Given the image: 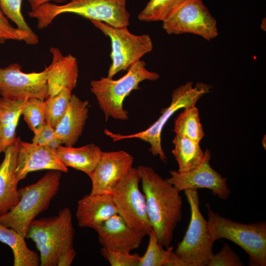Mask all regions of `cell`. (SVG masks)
I'll return each instance as SVG.
<instances>
[{
	"label": "cell",
	"instance_id": "obj_1",
	"mask_svg": "<svg viewBox=\"0 0 266 266\" xmlns=\"http://www.w3.org/2000/svg\"><path fill=\"white\" fill-rule=\"evenodd\" d=\"M147 214L160 245L170 246L174 230L182 218V197L176 187L150 166H139Z\"/></svg>",
	"mask_w": 266,
	"mask_h": 266
},
{
	"label": "cell",
	"instance_id": "obj_2",
	"mask_svg": "<svg viewBox=\"0 0 266 266\" xmlns=\"http://www.w3.org/2000/svg\"><path fill=\"white\" fill-rule=\"evenodd\" d=\"M74 229L68 207L58 215L33 220L26 238L34 242L39 252L41 266H70L76 253L73 247Z\"/></svg>",
	"mask_w": 266,
	"mask_h": 266
},
{
	"label": "cell",
	"instance_id": "obj_3",
	"mask_svg": "<svg viewBox=\"0 0 266 266\" xmlns=\"http://www.w3.org/2000/svg\"><path fill=\"white\" fill-rule=\"evenodd\" d=\"M73 13L91 20L100 21L116 28L127 27L130 15L126 0H70L64 4H43L29 16L36 21L37 27L44 29L59 15Z\"/></svg>",
	"mask_w": 266,
	"mask_h": 266
},
{
	"label": "cell",
	"instance_id": "obj_4",
	"mask_svg": "<svg viewBox=\"0 0 266 266\" xmlns=\"http://www.w3.org/2000/svg\"><path fill=\"white\" fill-rule=\"evenodd\" d=\"M62 173L49 170L35 183L18 189L19 201L7 213L0 215V223L26 237L31 223L48 208L57 194Z\"/></svg>",
	"mask_w": 266,
	"mask_h": 266
},
{
	"label": "cell",
	"instance_id": "obj_5",
	"mask_svg": "<svg viewBox=\"0 0 266 266\" xmlns=\"http://www.w3.org/2000/svg\"><path fill=\"white\" fill-rule=\"evenodd\" d=\"M159 77L158 73L148 70L145 62L140 60L131 65L126 74L118 79L107 76L92 80L90 90L96 97L106 121L109 118L126 120L129 118L128 112L123 107L126 98L133 91L139 89L140 82L155 81Z\"/></svg>",
	"mask_w": 266,
	"mask_h": 266
},
{
	"label": "cell",
	"instance_id": "obj_6",
	"mask_svg": "<svg viewBox=\"0 0 266 266\" xmlns=\"http://www.w3.org/2000/svg\"><path fill=\"white\" fill-rule=\"evenodd\" d=\"M208 227L215 241L228 239L242 248L248 255L249 266H266V222L243 224L221 216L206 203Z\"/></svg>",
	"mask_w": 266,
	"mask_h": 266
},
{
	"label": "cell",
	"instance_id": "obj_7",
	"mask_svg": "<svg viewBox=\"0 0 266 266\" xmlns=\"http://www.w3.org/2000/svg\"><path fill=\"white\" fill-rule=\"evenodd\" d=\"M212 86L199 82L195 86L192 81H188L173 90L170 105L163 109L159 118L149 128L141 132L130 134L114 133L104 129V134L115 142L126 139L138 138L150 145L149 151L153 156H159L166 163L167 157L163 151L161 135L163 129L170 118L181 108L195 106L197 101L204 95L209 93Z\"/></svg>",
	"mask_w": 266,
	"mask_h": 266
},
{
	"label": "cell",
	"instance_id": "obj_8",
	"mask_svg": "<svg viewBox=\"0 0 266 266\" xmlns=\"http://www.w3.org/2000/svg\"><path fill=\"white\" fill-rule=\"evenodd\" d=\"M184 191L190 208V221L185 234L174 252L187 266H206L214 255L215 241L210 232L207 220L200 210L198 191Z\"/></svg>",
	"mask_w": 266,
	"mask_h": 266
},
{
	"label": "cell",
	"instance_id": "obj_9",
	"mask_svg": "<svg viewBox=\"0 0 266 266\" xmlns=\"http://www.w3.org/2000/svg\"><path fill=\"white\" fill-rule=\"evenodd\" d=\"M91 21L111 41L112 62L108 70V77L112 78L120 71L128 69L153 49L152 41L148 34L135 35L127 27L116 28L101 22Z\"/></svg>",
	"mask_w": 266,
	"mask_h": 266
},
{
	"label": "cell",
	"instance_id": "obj_10",
	"mask_svg": "<svg viewBox=\"0 0 266 266\" xmlns=\"http://www.w3.org/2000/svg\"><path fill=\"white\" fill-rule=\"evenodd\" d=\"M140 182L137 168L133 167L111 195L117 214L130 227L148 235L152 228L147 214L145 198L139 189Z\"/></svg>",
	"mask_w": 266,
	"mask_h": 266
},
{
	"label": "cell",
	"instance_id": "obj_11",
	"mask_svg": "<svg viewBox=\"0 0 266 266\" xmlns=\"http://www.w3.org/2000/svg\"><path fill=\"white\" fill-rule=\"evenodd\" d=\"M162 22L168 34L191 33L207 41L218 35L216 20L202 0H186Z\"/></svg>",
	"mask_w": 266,
	"mask_h": 266
},
{
	"label": "cell",
	"instance_id": "obj_12",
	"mask_svg": "<svg viewBox=\"0 0 266 266\" xmlns=\"http://www.w3.org/2000/svg\"><path fill=\"white\" fill-rule=\"evenodd\" d=\"M14 63L0 67V95L11 100L35 98L44 100L48 97V66L40 72H24Z\"/></svg>",
	"mask_w": 266,
	"mask_h": 266
},
{
	"label": "cell",
	"instance_id": "obj_13",
	"mask_svg": "<svg viewBox=\"0 0 266 266\" xmlns=\"http://www.w3.org/2000/svg\"><path fill=\"white\" fill-rule=\"evenodd\" d=\"M204 152L203 160L199 166L185 172L170 170V177L166 180L180 192L207 189L220 199L228 200L231 194V190L227 183L228 178L223 177L211 166L210 150L206 149Z\"/></svg>",
	"mask_w": 266,
	"mask_h": 266
},
{
	"label": "cell",
	"instance_id": "obj_14",
	"mask_svg": "<svg viewBox=\"0 0 266 266\" xmlns=\"http://www.w3.org/2000/svg\"><path fill=\"white\" fill-rule=\"evenodd\" d=\"M133 157L124 150L103 152L92 175L90 194H111L133 167Z\"/></svg>",
	"mask_w": 266,
	"mask_h": 266
},
{
	"label": "cell",
	"instance_id": "obj_15",
	"mask_svg": "<svg viewBox=\"0 0 266 266\" xmlns=\"http://www.w3.org/2000/svg\"><path fill=\"white\" fill-rule=\"evenodd\" d=\"M58 170L67 173V167L60 159L56 149L22 140L20 137L17 151L16 176L20 181L32 172Z\"/></svg>",
	"mask_w": 266,
	"mask_h": 266
},
{
	"label": "cell",
	"instance_id": "obj_16",
	"mask_svg": "<svg viewBox=\"0 0 266 266\" xmlns=\"http://www.w3.org/2000/svg\"><path fill=\"white\" fill-rule=\"evenodd\" d=\"M95 231L102 247L126 253L138 248L146 235L143 232L130 227L117 214Z\"/></svg>",
	"mask_w": 266,
	"mask_h": 266
},
{
	"label": "cell",
	"instance_id": "obj_17",
	"mask_svg": "<svg viewBox=\"0 0 266 266\" xmlns=\"http://www.w3.org/2000/svg\"><path fill=\"white\" fill-rule=\"evenodd\" d=\"M49 51L52 60L48 66V96L55 95L65 88L72 91L76 86L78 77L76 58L71 54L64 56L57 47H51Z\"/></svg>",
	"mask_w": 266,
	"mask_h": 266
},
{
	"label": "cell",
	"instance_id": "obj_18",
	"mask_svg": "<svg viewBox=\"0 0 266 266\" xmlns=\"http://www.w3.org/2000/svg\"><path fill=\"white\" fill-rule=\"evenodd\" d=\"M117 211L111 194H89L77 201L75 213L78 225L96 230Z\"/></svg>",
	"mask_w": 266,
	"mask_h": 266
},
{
	"label": "cell",
	"instance_id": "obj_19",
	"mask_svg": "<svg viewBox=\"0 0 266 266\" xmlns=\"http://www.w3.org/2000/svg\"><path fill=\"white\" fill-rule=\"evenodd\" d=\"M89 103L72 94L68 107L55 128L57 137L62 145L74 146L82 135L88 118Z\"/></svg>",
	"mask_w": 266,
	"mask_h": 266
},
{
	"label": "cell",
	"instance_id": "obj_20",
	"mask_svg": "<svg viewBox=\"0 0 266 266\" xmlns=\"http://www.w3.org/2000/svg\"><path fill=\"white\" fill-rule=\"evenodd\" d=\"M20 137L4 152V158L0 164V215L11 209L19 200L16 176V157Z\"/></svg>",
	"mask_w": 266,
	"mask_h": 266
},
{
	"label": "cell",
	"instance_id": "obj_21",
	"mask_svg": "<svg viewBox=\"0 0 266 266\" xmlns=\"http://www.w3.org/2000/svg\"><path fill=\"white\" fill-rule=\"evenodd\" d=\"M56 151L65 166L81 171L89 177L92 175L102 153L100 148L93 143L79 147L61 145Z\"/></svg>",
	"mask_w": 266,
	"mask_h": 266
},
{
	"label": "cell",
	"instance_id": "obj_22",
	"mask_svg": "<svg viewBox=\"0 0 266 266\" xmlns=\"http://www.w3.org/2000/svg\"><path fill=\"white\" fill-rule=\"evenodd\" d=\"M24 100L0 97V154L4 153L17 138L16 129Z\"/></svg>",
	"mask_w": 266,
	"mask_h": 266
},
{
	"label": "cell",
	"instance_id": "obj_23",
	"mask_svg": "<svg viewBox=\"0 0 266 266\" xmlns=\"http://www.w3.org/2000/svg\"><path fill=\"white\" fill-rule=\"evenodd\" d=\"M25 238L15 230L0 223V241L11 249L13 255V266H40L39 256L36 252L28 248Z\"/></svg>",
	"mask_w": 266,
	"mask_h": 266
},
{
	"label": "cell",
	"instance_id": "obj_24",
	"mask_svg": "<svg viewBox=\"0 0 266 266\" xmlns=\"http://www.w3.org/2000/svg\"><path fill=\"white\" fill-rule=\"evenodd\" d=\"M172 153L178 165V172H185L199 166L202 162L204 152L199 142L183 136L175 135L172 140Z\"/></svg>",
	"mask_w": 266,
	"mask_h": 266
},
{
	"label": "cell",
	"instance_id": "obj_25",
	"mask_svg": "<svg viewBox=\"0 0 266 266\" xmlns=\"http://www.w3.org/2000/svg\"><path fill=\"white\" fill-rule=\"evenodd\" d=\"M173 131L200 143L205 134L200 123L199 110L195 106L184 108L175 120Z\"/></svg>",
	"mask_w": 266,
	"mask_h": 266
},
{
	"label": "cell",
	"instance_id": "obj_26",
	"mask_svg": "<svg viewBox=\"0 0 266 266\" xmlns=\"http://www.w3.org/2000/svg\"><path fill=\"white\" fill-rule=\"evenodd\" d=\"M186 0H150L138 15L144 22L163 21Z\"/></svg>",
	"mask_w": 266,
	"mask_h": 266
},
{
	"label": "cell",
	"instance_id": "obj_27",
	"mask_svg": "<svg viewBox=\"0 0 266 266\" xmlns=\"http://www.w3.org/2000/svg\"><path fill=\"white\" fill-rule=\"evenodd\" d=\"M72 94V91L65 88L57 94L46 98V123L56 127L68 107Z\"/></svg>",
	"mask_w": 266,
	"mask_h": 266
},
{
	"label": "cell",
	"instance_id": "obj_28",
	"mask_svg": "<svg viewBox=\"0 0 266 266\" xmlns=\"http://www.w3.org/2000/svg\"><path fill=\"white\" fill-rule=\"evenodd\" d=\"M22 115L33 133H37L46 123L44 100L35 98L24 100L22 106Z\"/></svg>",
	"mask_w": 266,
	"mask_h": 266
},
{
	"label": "cell",
	"instance_id": "obj_29",
	"mask_svg": "<svg viewBox=\"0 0 266 266\" xmlns=\"http://www.w3.org/2000/svg\"><path fill=\"white\" fill-rule=\"evenodd\" d=\"M149 242L144 254L140 256L139 266H166L173 247L165 249L158 241L156 234L152 229L148 235Z\"/></svg>",
	"mask_w": 266,
	"mask_h": 266
},
{
	"label": "cell",
	"instance_id": "obj_30",
	"mask_svg": "<svg viewBox=\"0 0 266 266\" xmlns=\"http://www.w3.org/2000/svg\"><path fill=\"white\" fill-rule=\"evenodd\" d=\"M22 0H0V7L6 17L12 21L18 29L29 33L34 40L38 37L26 21L22 12Z\"/></svg>",
	"mask_w": 266,
	"mask_h": 266
},
{
	"label": "cell",
	"instance_id": "obj_31",
	"mask_svg": "<svg viewBox=\"0 0 266 266\" xmlns=\"http://www.w3.org/2000/svg\"><path fill=\"white\" fill-rule=\"evenodd\" d=\"M8 40L24 41L32 45L38 43L27 33L11 25L0 5V44Z\"/></svg>",
	"mask_w": 266,
	"mask_h": 266
},
{
	"label": "cell",
	"instance_id": "obj_32",
	"mask_svg": "<svg viewBox=\"0 0 266 266\" xmlns=\"http://www.w3.org/2000/svg\"><path fill=\"white\" fill-rule=\"evenodd\" d=\"M100 253L111 266H139L140 256L138 254L115 251L101 247Z\"/></svg>",
	"mask_w": 266,
	"mask_h": 266
},
{
	"label": "cell",
	"instance_id": "obj_33",
	"mask_svg": "<svg viewBox=\"0 0 266 266\" xmlns=\"http://www.w3.org/2000/svg\"><path fill=\"white\" fill-rule=\"evenodd\" d=\"M238 255L227 243L224 244L221 250L214 254L206 266H243Z\"/></svg>",
	"mask_w": 266,
	"mask_h": 266
},
{
	"label": "cell",
	"instance_id": "obj_34",
	"mask_svg": "<svg viewBox=\"0 0 266 266\" xmlns=\"http://www.w3.org/2000/svg\"><path fill=\"white\" fill-rule=\"evenodd\" d=\"M32 142L56 149L62 145L56 135L55 128L47 123L37 133H33Z\"/></svg>",
	"mask_w": 266,
	"mask_h": 266
},
{
	"label": "cell",
	"instance_id": "obj_35",
	"mask_svg": "<svg viewBox=\"0 0 266 266\" xmlns=\"http://www.w3.org/2000/svg\"><path fill=\"white\" fill-rule=\"evenodd\" d=\"M66 0H28L30 5L31 11L34 10L43 4L51 2V1L57 3H60L66 2Z\"/></svg>",
	"mask_w": 266,
	"mask_h": 266
},
{
	"label": "cell",
	"instance_id": "obj_36",
	"mask_svg": "<svg viewBox=\"0 0 266 266\" xmlns=\"http://www.w3.org/2000/svg\"><path fill=\"white\" fill-rule=\"evenodd\" d=\"M166 266H187L185 262L173 251L170 254Z\"/></svg>",
	"mask_w": 266,
	"mask_h": 266
}]
</instances>
